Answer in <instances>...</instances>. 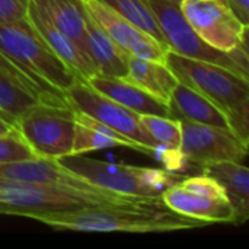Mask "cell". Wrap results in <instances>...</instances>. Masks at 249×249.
Returning a JSON list of instances; mask_svg holds the SVG:
<instances>
[{"label":"cell","instance_id":"8","mask_svg":"<svg viewBox=\"0 0 249 249\" xmlns=\"http://www.w3.org/2000/svg\"><path fill=\"white\" fill-rule=\"evenodd\" d=\"M179 9L207 45L223 53L248 47V26L223 0H179Z\"/></svg>","mask_w":249,"mask_h":249},{"label":"cell","instance_id":"26","mask_svg":"<svg viewBox=\"0 0 249 249\" xmlns=\"http://www.w3.org/2000/svg\"><path fill=\"white\" fill-rule=\"evenodd\" d=\"M232 13L248 26L249 23V0H225Z\"/></svg>","mask_w":249,"mask_h":249},{"label":"cell","instance_id":"25","mask_svg":"<svg viewBox=\"0 0 249 249\" xmlns=\"http://www.w3.org/2000/svg\"><path fill=\"white\" fill-rule=\"evenodd\" d=\"M29 0H0V23L20 20L26 15Z\"/></svg>","mask_w":249,"mask_h":249},{"label":"cell","instance_id":"11","mask_svg":"<svg viewBox=\"0 0 249 249\" xmlns=\"http://www.w3.org/2000/svg\"><path fill=\"white\" fill-rule=\"evenodd\" d=\"M80 3L127 55L155 61L166 60L169 48L165 44L133 25L102 0H80Z\"/></svg>","mask_w":249,"mask_h":249},{"label":"cell","instance_id":"28","mask_svg":"<svg viewBox=\"0 0 249 249\" xmlns=\"http://www.w3.org/2000/svg\"><path fill=\"white\" fill-rule=\"evenodd\" d=\"M223 1H225V0H223Z\"/></svg>","mask_w":249,"mask_h":249},{"label":"cell","instance_id":"17","mask_svg":"<svg viewBox=\"0 0 249 249\" xmlns=\"http://www.w3.org/2000/svg\"><path fill=\"white\" fill-rule=\"evenodd\" d=\"M139 120L156 143L158 150L155 159L163 165V169L169 172L185 169L188 162L181 153V123L171 117L152 114H139Z\"/></svg>","mask_w":249,"mask_h":249},{"label":"cell","instance_id":"20","mask_svg":"<svg viewBox=\"0 0 249 249\" xmlns=\"http://www.w3.org/2000/svg\"><path fill=\"white\" fill-rule=\"evenodd\" d=\"M124 77L163 104H168L175 86L179 83L166 61H155L133 55H128L127 58V74Z\"/></svg>","mask_w":249,"mask_h":249},{"label":"cell","instance_id":"22","mask_svg":"<svg viewBox=\"0 0 249 249\" xmlns=\"http://www.w3.org/2000/svg\"><path fill=\"white\" fill-rule=\"evenodd\" d=\"M102 1L109 7H112L123 18L130 20L133 25L152 35L159 42L165 44V38L158 23V19L153 15L149 4L146 3V0H102Z\"/></svg>","mask_w":249,"mask_h":249},{"label":"cell","instance_id":"10","mask_svg":"<svg viewBox=\"0 0 249 249\" xmlns=\"http://www.w3.org/2000/svg\"><path fill=\"white\" fill-rule=\"evenodd\" d=\"M181 123V153L187 162L203 166L207 163L233 160L244 162L248 155V143L239 139L231 128Z\"/></svg>","mask_w":249,"mask_h":249},{"label":"cell","instance_id":"3","mask_svg":"<svg viewBox=\"0 0 249 249\" xmlns=\"http://www.w3.org/2000/svg\"><path fill=\"white\" fill-rule=\"evenodd\" d=\"M165 61L179 82L214 104L226 115L231 130L248 143V79L217 64L184 57L171 50H168Z\"/></svg>","mask_w":249,"mask_h":249},{"label":"cell","instance_id":"4","mask_svg":"<svg viewBox=\"0 0 249 249\" xmlns=\"http://www.w3.org/2000/svg\"><path fill=\"white\" fill-rule=\"evenodd\" d=\"M139 197L112 191H85L70 187L0 179V214L34 219L83 207L130 203Z\"/></svg>","mask_w":249,"mask_h":249},{"label":"cell","instance_id":"21","mask_svg":"<svg viewBox=\"0 0 249 249\" xmlns=\"http://www.w3.org/2000/svg\"><path fill=\"white\" fill-rule=\"evenodd\" d=\"M53 23L88 57L85 13L80 0H39ZM89 58V57H88Z\"/></svg>","mask_w":249,"mask_h":249},{"label":"cell","instance_id":"6","mask_svg":"<svg viewBox=\"0 0 249 249\" xmlns=\"http://www.w3.org/2000/svg\"><path fill=\"white\" fill-rule=\"evenodd\" d=\"M74 114L69 105L35 102L16 120V130L38 158L60 159L70 155Z\"/></svg>","mask_w":249,"mask_h":249},{"label":"cell","instance_id":"15","mask_svg":"<svg viewBox=\"0 0 249 249\" xmlns=\"http://www.w3.org/2000/svg\"><path fill=\"white\" fill-rule=\"evenodd\" d=\"M96 92L108 96L120 105L134 111L136 114H152V115H168L166 104L160 102L146 90L128 82L125 77L104 76L95 73L85 80Z\"/></svg>","mask_w":249,"mask_h":249},{"label":"cell","instance_id":"18","mask_svg":"<svg viewBox=\"0 0 249 249\" xmlns=\"http://www.w3.org/2000/svg\"><path fill=\"white\" fill-rule=\"evenodd\" d=\"M83 13L88 57L96 69V73L104 76L124 77L127 74L128 55L109 38V35L102 29V26L92 18V15L85 7Z\"/></svg>","mask_w":249,"mask_h":249},{"label":"cell","instance_id":"9","mask_svg":"<svg viewBox=\"0 0 249 249\" xmlns=\"http://www.w3.org/2000/svg\"><path fill=\"white\" fill-rule=\"evenodd\" d=\"M67 101L73 109H77L92 118L109 125L120 134L134 140L150 150L155 158L158 146L147 134L139 120V114L96 92L85 80L77 79L67 90Z\"/></svg>","mask_w":249,"mask_h":249},{"label":"cell","instance_id":"13","mask_svg":"<svg viewBox=\"0 0 249 249\" xmlns=\"http://www.w3.org/2000/svg\"><path fill=\"white\" fill-rule=\"evenodd\" d=\"M0 179L70 187L85 191H107L89 184L79 175L67 171L58 163V160L44 158L0 163Z\"/></svg>","mask_w":249,"mask_h":249},{"label":"cell","instance_id":"1","mask_svg":"<svg viewBox=\"0 0 249 249\" xmlns=\"http://www.w3.org/2000/svg\"><path fill=\"white\" fill-rule=\"evenodd\" d=\"M41 222L57 231L74 232H128L163 233L187 229H200L209 223L182 216L171 210L158 197H139L130 203L83 207L70 212L36 216Z\"/></svg>","mask_w":249,"mask_h":249},{"label":"cell","instance_id":"27","mask_svg":"<svg viewBox=\"0 0 249 249\" xmlns=\"http://www.w3.org/2000/svg\"><path fill=\"white\" fill-rule=\"evenodd\" d=\"M13 131H16V125L12 124V123H9V121H6V120H3V118L0 117V136L10 134V133H13Z\"/></svg>","mask_w":249,"mask_h":249},{"label":"cell","instance_id":"2","mask_svg":"<svg viewBox=\"0 0 249 249\" xmlns=\"http://www.w3.org/2000/svg\"><path fill=\"white\" fill-rule=\"evenodd\" d=\"M0 51L35 86L41 102L69 105L67 90L77 77L39 38L26 18L0 23Z\"/></svg>","mask_w":249,"mask_h":249},{"label":"cell","instance_id":"19","mask_svg":"<svg viewBox=\"0 0 249 249\" xmlns=\"http://www.w3.org/2000/svg\"><path fill=\"white\" fill-rule=\"evenodd\" d=\"M166 107L168 115L177 121L231 128L226 115L214 104L182 82L175 86Z\"/></svg>","mask_w":249,"mask_h":249},{"label":"cell","instance_id":"14","mask_svg":"<svg viewBox=\"0 0 249 249\" xmlns=\"http://www.w3.org/2000/svg\"><path fill=\"white\" fill-rule=\"evenodd\" d=\"M38 101L35 86L0 51V117L16 125L19 115Z\"/></svg>","mask_w":249,"mask_h":249},{"label":"cell","instance_id":"5","mask_svg":"<svg viewBox=\"0 0 249 249\" xmlns=\"http://www.w3.org/2000/svg\"><path fill=\"white\" fill-rule=\"evenodd\" d=\"M57 160L89 184L128 197H158L181 179L177 174L162 168L112 163L82 155H67Z\"/></svg>","mask_w":249,"mask_h":249},{"label":"cell","instance_id":"12","mask_svg":"<svg viewBox=\"0 0 249 249\" xmlns=\"http://www.w3.org/2000/svg\"><path fill=\"white\" fill-rule=\"evenodd\" d=\"M25 18L36 31L39 38L76 74L77 79L86 80L89 76L96 73V69L93 67L92 61L64 32H61L53 23L39 0H29Z\"/></svg>","mask_w":249,"mask_h":249},{"label":"cell","instance_id":"16","mask_svg":"<svg viewBox=\"0 0 249 249\" xmlns=\"http://www.w3.org/2000/svg\"><path fill=\"white\" fill-rule=\"evenodd\" d=\"M204 175L214 178L225 190L233 209V223L241 226L249 219V172L241 162L223 160L201 166Z\"/></svg>","mask_w":249,"mask_h":249},{"label":"cell","instance_id":"24","mask_svg":"<svg viewBox=\"0 0 249 249\" xmlns=\"http://www.w3.org/2000/svg\"><path fill=\"white\" fill-rule=\"evenodd\" d=\"M38 158L31 146L23 140L19 131H13L6 136H0V163L26 160Z\"/></svg>","mask_w":249,"mask_h":249},{"label":"cell","instance_id":"7","mask_svg":"<svg viewBox=\"0 0 249 249\" xmlns=\"http://www.w3.org/2000/svg\"><path fill=\"white\" fill-rule=\"evenodd\" d=\"M174 212L206 223H233V209L223 187L209 175L181 177L160 194Z\"/></svg>","mask_w":249,"mask_h":249},{"label":"cell","instance_id":"23","mask_svg":"<svg viewBox=\"0 0 249 249\" xmlns=\"http://www.w3.org/2000/svg\"><path fill=\"white\" fill-rule=\"evenodd\" d=\"M76 121V120H74ZM111 147H123L121 143L107 134L95 131L89 127H85L79 123L74 124V136L70 155H85L95 150L111 149Z\"/></svg>","mask_w":249,"mask_h":249}]
</instances>
